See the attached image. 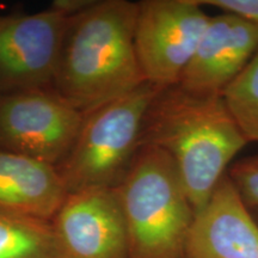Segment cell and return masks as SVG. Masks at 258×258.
<instances>
[{
  "mask_svg": "<svg viewBox=\"0 0 258 258\" xmlns=\"http://www.w3.org/2000/svg\"><path fill=\"white\" fill-rule=\"evenodd\" d=\"M249 144L222 96L160 88L148 106L140 146L172 159L195 214L205 207L231 161Z\"/></svg>",
  "mask_w": 258,
  "mask_h": 258,
  "instance_id": "obj_1",
  "label": "cell"
},
{
  "mask_svg": "<svg viewBox=\"0 0 258 258\" xmlns=\"http://www.w3.org/2000/svg\"><path fill=\"white\" fill-rule=\"evenodd\" d=\"M138 3L96 0L70 18L53 89L84 115L144 83L135 49Z\"/></svg>",
  "mask_w": 258,
  "mask_h": 258,
  "instance_id": "obj_2",
  "label": "cell"
},
{
  "mask_svg": "<svg viewBox=\"0 0 258 258\" xmlns=\"http://www.w3.org/2000/svg\"><path fill=\"white\" fill-rule=\"evenodd\" d=\"M127 228L129 258H184L195 219L169 154L143 145L115 188Z\"/></svg>",
  "mask_w": 258,
  "mask_h": 258,
  "instance_id": "obj_3",
  "label": "cell"
},
{
  "mask_svg": "<svg viewBox=\"0 0 258 258\" xmlns=\"http://www.w3.org/2000/svg\"><path fill=\"white\" fill-rule=\"evenodd\" d=\"M159 89L144 83L84 115L72 150L56 166L67 194L120 184L140 148L145 115Z\"/></svg>",
  "mask_w": 258,
  "mask_h": 258,
  "instance_id": "obj_4",
  "label": "cell"
},
{
  "mask_svg": "<svg viewBox=\"0 0 258 258\" xmlns=\"http://www.w3.org/2000/svg\"><path fill=\"white\" fill-rule=\"evenodd\" d=\"M209 18L199 0L139 2L135 49L145 80L157 88L177 85Z\"/></svg>",
  "mask_w": 258,
  "mask_h": 258,
  "instance_id": "obj_5",
  "label": "cell"
},
{
  "mask_svg": "<svg viewBox=\"0 0 258 258\" xmlns=\"http://www.w3.org/2000/svg\"><path fill=\"white\" fill-rule=\"evenodd\" d=\"M84 114L54 89L0 95V147L57 166L72 150Z\"/></svg>",
  "mask_w": 258,
  "mask_h": 258,
  "instance_id": "obj_6",
  "label": "cell"
},
{
  "mask_svg": "<svg viewBox=\"0 0 258 258\" xmlns=\"http://www.w3.org/2000/svg\"><path fill=\"white\" fill-rule=\"evenodd\" d=\"M69 22L50 9L0 14V95L53 89Z\"/></svg>",
  "mask_w": 258,
  "mask_h": 258,
  "instance_id": "obj_7",
  "label": "cell"
},
{
  "mask_svg": "<svg viewBox=\"0 0 258 258\" xmlns=\"http://www.w3.org/2000/svg\"><path fill=\"white\" fill-rule=\"evenodd\" d=\"M50 222L59 258H129L127 228L115 188L67 194Z\"/></svg>",
  "mask_w": 258,
  "mask_h": 258,
  "instance_id": "obj_8",
  "label": "cell"
},
{
  "mask_svg": "<svg viewBox=\"0 0 258 258\" xmlns=\"http://www.w3.org/2000/svg\"><path fill=\"white\" fill-rule=\"evenodd\" d=\"M257 50V25L232 12L220 11L209 18L177 85L198 95L222 96Z\"/></svg>",
  "mask_w": 258,
  "mask_h": 258,
  "instance_id": "obj_9",
  "label": "cell"
},
{
  "mask_svg": "<svg viewBox=\"0 0 258 258\" xmlns=\"http://www.w3.org/2000/svg\"><path fill=\"white\" fill-rule=\"evenodd\" d=\"M184 258H258V222L227 175L195 214Z\"/></svg>",
  "mask_w": 258,
  "mask_h": 258,
  "instance_id": "obj_10",
  "label": "cell"
},
{
  "mask_svg": "<svg viewBox=\"0 0 258 258\" xmlns=\"http://www.w3.org/2000/svg\"><path fill=\"white\" fill-rule=\"evenodd\" d=\"M66 196L55 166L0 147V211L50 221Z\"/></svg>",
  "mask_w": 258,
  "mask_h": 258,
  "instance_id": "obj_11",
  "label": "cell"
},
{
  "mask_svg": "<svg viewBox=\"0 0 258 258\" xmlns=\"http://www.w3.org/2000/svg\"><path fill=\"white\" fill-rule=\"evenodd\" d=\"M0 258H59L51 222L0 211Z\"/></svg>",
  "mask_w": 258,
  "mask_h": 258,
  "instance_id": "obj_12",
  "label": "cell"
},
{
  "mask_svg": "<svg viewBox=\"0 0 258 258\" xmlns=\"http://www.w3.org/2000/svg\"><path fill=\"white\" fill-rule=\"evenodd\" d=\"M222 97L247 141L258 143V50Z\"/></svg>",
  "mask_w": 258,
  "mask_h": 258,
  "instance_id": "obj_13",
  "label": "cell"
},
{
  "mask_svg": "<svg viewBox=\"0 0 258 258\" xmlns=\"http://www.w3.org/2000/svg\"><path fill=\"white\" fill-rule=\"evenodd\" d=\"M226 175L246 207L258 209V154L237 160Z\"/></svg>",
  "mask_w": 258,
  "mask_h": 258,
  "instance_id": "obj_14",
  "label": "cell"
},
{
  "mask_svg": "<svg viewBox=\"0 0 258 258\" xmlns=\"http://www.w3.org/2000/svg\"><path fill=\"white\" fill-rule=\"evenodd\" d=\"M202 6H212L219 11L232 12L258 27V0H199Z\"/></svg>",
  "mask_w": 258,
  "mask_h": 258,
  "instance_id": "obj_15",
  "label": "cell"
},
{
  "mask_svg": "<svg viewBox=\"0 0 258 258\" xmlns=\"http://www.w3.org/2000/svg\"><path fill=\"white\" fill-rule=\"evenodd\" d=\"M95 2L96 0H54L49 9L64 17L72 18L89 9Z\"/></svg>",
  "mask_w": 258,
  "mask_h": 258,
  "instance_id": "obj_16",
  "label": "cell"
},
{
  "mask_svg": "<svg viewBox=\"0 0 258 258\" xmlns=\"http://www.w3.org/2000/svg\"><path fill=\"white\" fill-rule=\"evenodd\" d=\"M251 213H252V215L254 217V219H256V221L258 222V209H252V211H251Z\"/></svg>",
  "mask_w": 258,
  "mask_h": 258,
  "instance_id": "obj_17",
  "label": "cell"
}]
</instances>
